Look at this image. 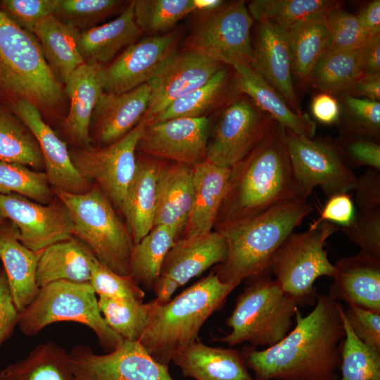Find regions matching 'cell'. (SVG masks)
I'll return each instance as SVG.
<instances>
[{
    "mask_svg": "<svg viewBox=\"0 0 380 380\" xmlns=\"http://www.w3.org/2000/svg\"><path fill=\"white\" fill-rule=\"evenodd\" d=\"M341 304L329 293L317 296L314 309L295 313L296 326L277 344L240 350L254 380H338L345 330Z\"/></svg>",
    "mask_w": 380,
    "mask_h": 380,
    "instance_id": "6da1fadb",
    "label": "cell"
},
{
    "mask_svg": "<svg viewBox=\"0 0 380 380\" xmlns=\"http://www.w3.org/2000/svg\"><path fill=\"white\" fill-rule=\"evenodd\" d=\"M307 197L293 171L286 129L274 121L261 140L231 169L217 220L221 223L249 217Z\"/></svg>",
    "mask_w": 380,
    "mask_h": 380,
    "instance_id": "7a4b0ae2",
    "label": "cell"
},
{
    "mask_svg": "<svg viewBox=\"0 0 380 380\" xmlns=\"http://www.w3.org/2000/svg\"><path fill=\"white\" fill-rule=\"evenodd\" d=\"M307 199L283 203L255 215L217 223L224 238L227 258L215 274L223 283L250 279L268 271L271 258L284 240L311 213Z\"/></svg>",
    "mask_w": 380,
    "mask_h": 380,
    "instance_id": "3957f363",
    "label": "cell"
},
{
    "mask_svg": "<svg viewBox=\"0 0 380 380\" xmlns=\"http://www.w3.org/2000/svg\"><path fill=\"white\" fill-rule=\"evenodd\" d=\"M237 286L210 273L165 304L151 300L139 342L157 362L168 365L176 352L198 339L204 322Z\"/></svg>",
    "mask_w": 380,
    "mask_h": 380,
    "instance_id": "277c9868",
    "label": "cell"
},
{
    "mask_svg": "<svg viewBox=\"0 0 380 380\" xmlns=\"http://www.w3.org/2000/svg\"><path fill=\"white\" fill-rule=\"evenodd\" d=\"M63 97V84L34 34L0 10V106L12 110L15 103L27 101L41 112L56 107Z\"/></svg>",
    "mask_w": 380,
    "mask_h": 380,
    "instance_id": "5b68a950",
    "label": "cell"
},
{
    "mask_svg": "<svg viewBox=\"0 0 380 380\" xmlns=\"http://www.w3.org/2000/svg\"><path fill=\"white\" fill-rule=\"evenodd\" d=\"M250 279L227 319L231 332L216 340L230 347L247 342L268 348L289 333L299 305L283 292L269 270Z\"/></svg>",
    "mask_w": 380,
    "mask_h": 380,
    "instance_id": "8992f818",
    "label": "cell"
},
{
    "mask_svg": "<svg viewBox=\"0 0 380 380\" xmlns=\"http://www.w3.org/2000/svg\"><path fill=\"white\" fill-rule=\"evenodd\" d=\"M53 191L70 214L73 236L110 270L121 275H130L134 246L132 235L99 186L93 183L87 192L81 194L56 189Z\"/></svg>",
    "mask_w": 380,
    "mask_h": 380,
    "instance_id": "52a82bcc",
    "label": "cell"
},
{
    "mask_svg": "<svg viewBox=\"0 0 380 380\" xmlns=\"http://www.w3.org/2000/svg\"><path fill=\"white\" fill-rule=\"evenodd\" d=\"M58 322H74L89 327L106 353L124 340L104 321L98 298L89 282L57 281L39 288L32 302L19 313L17 327L23 334L32 336Z\"/></svg>",
    "mask_w": 380,
    "mask_h": 380,
    "instance_id": "ba28073f",
    "label": "cell"
},
{
    "mask_svg": "<svg viewBox=\"0 0 380 380\" xmlns=\"http://www.w3.org/2000/svg\"><path fill=\"white\" fill-rule=\"evenodd\" d=\"M338 230L330 222H322L305 232H292L277 248L269 264V272L283 292L298 305H312L317 294L314 283L320 277H331L334 265L324 249L327 239Z\"/></svg>",
    "mask_w": 380,
    "mask_h": 380,
    "instance_id": "9c48e42d",
    "label": "cell"
},
{
    "mask_svg": "<svg viewBox=\"0 0 380 380\" xmlns=\"http://www.w3.org/2000/svg\"><path fill=\"white\" fill-rule=\"evenodd\" d=\"M182 50L202 54L223 65H251V28L254 20L244 1L224 2L210 11L195 12Z\"/></svg>",
    "mask_w": 380,
    "mask_h": 380,
    "instance_id": "30bf717a",
    "label": "cell"
},
{
    "mask_svg": "<svg viewBox=\"0 0 380 380\" xmlns=\"http://www.w3.org/2000/svg\"><path fill=\"white\" fill-rule=\"evenodd\" d=\"M146 125L144 115L132 130L111 144L69 149L78 172L99 186L120 216L123 217L127 191L136 170L137 145Z\"/></svg>",
    "mask_w": 380,
    "mask_h": 380,
    "instance_id": "8fae6325",
    "label": "cell"
},
{
    "mask_svg": "<svg viewBox=\"0 0 380 380\" xmlns=\"http://www.w3.org/2000/svg\"><path fill=\"white\" fill-rule=\"evenodd\" d=\"M274 120L249 97L236 94L220 110L209 133L206 160L232 169L254 148Z\"/></svg>",
    "mask_w": 380,
    "mask_h": 380,
    "instance_id": "7c38bea8",
    "label": "cell"
},
{
    "mask_svg": "<svg viewBox=\"0 0 380 380\" xmlns=\"http://www.w3.org/2000/svg\"><path fill=\"white\" fill-rule=\"evenodd\" d=\"M286 133L293 171L308 196L316 186L328 197L355 189L357 177L343 163L334 143Z\"/></svg>",
    "mask_w": 380,
    "mask_h": 380,
    "instance_id": "4fadbf2b",
    "label": "cell"
},
{
    "mask_svg": "<svg viewBox=\"0 0 380 380\" xmlns=\"http://www.w3.org/2000/svg\"><path fill=\"white\" fill-rule=\"evenodd\" d=\"M77 380H175L168 365L153 359L139 341H123L113 350L98 355L86 346L69 353Z\"/></svg>",
    "mask_w": 380,
    "mask_h": 380,
    "instance_id": "5bb4252c",
    "label": "cell"
},
{
    "mask_svg": "<svg viewBox=\"0 0 380 380\" xmlns=\"http://www.w3.org/2000/svg\"><path fill=\"white\" fill-rule=\"evenodd\" d=\"M0 212L15 224L18 240L32 251H41L74 236L70 214L56 196L42 204L18 194L0 193Z\"/></svg>",
    "mask_w": 380,
    "mask_h": 380,
    "instance_id": "9a60e30c",
    "label": "cell"
},
{
    "mask_svg": "<svg viewBox=\"0 0 380 380\" xmlns=\"http://www.w3.org/2000/svg\"><path fill=\"white\" fill-rule=\"evenodd\" d=\"M178 30L149 35L125 49L102 71L103 91L122 94L147 83L162 64L177 50Z\"/></svg>",
    "mask_w": 380,
    "mask_h": 380,
    "instance_id": "2e32d148",
    "label": "cell"
},
{
    "mask_svg": "<svg viewBox=\"0 0 380 380\" xmlns=\"http://www.w3.org/2000/svg\"><path fill=\"white\" fill-rule=\"evenodd\" d=\"M210 127L208 117L178 118L146 125L137 150L193 167L206 160Z\"/></svg>",
    "mask_w": 380,
    "mask_h": 380,
    "instance_id": "e0dca14e",
    "label": "cell"
},
{
    "mask_svg": "<svg viewBox=\"0 0 380 380\" xmlns=\"http://www.w3.org/2000/svg\"><path fill=\"white\" fill-rule=\"evenodd\" d=\"M224 65L194 51L177 50L147 82L151 88L147 123L172 102L205 84Z\"/></svg>",
    "mask_w": 380,
    "mask_h": 380,
    "instance_id": "ac0fdd59",
    "label": "cell"
},
{
    "mask_svg": "<svg viewBox=\"0 0 380 380\" xmlns=\"http://www.w3.org/2000/svg\"><path fill=\"white\" fill-rule=\"evenodd\" d=\"M12 111L36 138L44 160V172L53 189L81 194L93 183L84 178L73 165L67 144L42 119L40 110L27 101L14 104Z\"/></svg>",
    "mask_w": 380,
    "mask_h": 380,
    "instance_id": "d6986e66",
    "label": "cell"
},
{
    "mask_svg": "<svg viewBox=\"0 0 380 380\" xmlns=\"http://www.w3.org/2000/svg\"><path fill=\"white\" fill-rule=\"evenodd\" d=\"M252 46L251 65L293 112L303 114L293 84L287 32L269 21H258Z\"/></svg>",
    "mask_w": 380,
    "mask_h": 380,
    "instance_id": "ffe728a7",
    "label": "cell"
},
{
    "mask_svg": "<svg viewBox=\"0 0 380 380\" xmlns=\"http://www.w3.org/2000/svg\"><path fill=\"white\" fill-rule=\"evenodd\" d=\"M150 94L148 83L119 94L102 91L91 118L90 145L108 146L132 130L147 111Z\"/></svg>",
    "mask_w": 380,
    "mask_h": 380,
    "instance_id": "44dd1931",
    "label": "cell"
},
{
    "mask_svg": "<svg viewBox=\"0 0 380 380\" xmlns=\"http://www.w3.org/2000/svg\"><path fill=\"white\" fill-rule=\"evenodd\" d=\"M334 265L329 293L337 301L380 313V259L360 251Z\"/></svg>",
    "mask_w": 380,
    "mask_h": 380,
    "instance_id": "7402d4cb",
    "label": "cell"
},
{
    "mask_svg": "<svg viewBox=\"0 0 380 380\" xmlns=\"http://www.w3.org/2000/svg\"><path fill=\"white\" fill-rule=\"evenodd\" d=\"M227 255L224 236L217 230L178 239L168 251L160 274L186 284L215 264H221Z\"/></svg>",
    "mask_w": 380,
    "mask_h": 380,
    "instance_id": "603a6c76",
    "label": "cell"
},
{
    "mask_svg": "<svg viewBox=\"0 0 380 380\" xmlns=\"http://www.w3.org/2000/svg\"><path fill=\"white\" fill-rule=\"evenodd\" d=\"M103 68L99 64L84 63L70 75L65 83L70 106L63 121V130L72 148L90 145L89 126L93 110L103 91Z\"/></svg>",
    "mask_w": 380,
    "mask_h": 380,
    "instance_id": "cb8c5ba5",
    "label": "cell"
},
{
    "mask_svg": "<svg viewBox=\"0 0 380 380\" xmlns=\"http://www.w3.org/2000/svg\"><path fill=\"white\" fill-rule=\"evenodd\" d=\"M171 361L196 380H254L238 349L206 346L198 339L176 352Z\"/></svg>",
    "mask_w": 380,
    "mask_h": 380,
    "instance_id": "d4e9b609",
    "label": "cell"
},
{
    "mask_svg": "<svg viewBox=\"0 0 380 380\" xmlns=\"http://www.w3.org/2000/svg\"><path fill=\"white\" fill-rule=\"evenodd\" d=\"M230 176L231 169L218 167L207 160L193 166V201L183 238L212 231L227 194Z\"/></svg>",
    "mask_w": 380,
    "mask_h": 380,
    "instance_id": "484cf974",
    "label": "cell"
},
{
    "mask_svg": "<svg viewBox=\"0 0 380 380\" xmlns=\"http://www.w3.org/2000/svg\"><path fill=\"white\" fill-rule=\"evenodd\" d=\"M18 234V228L12 222L7 220L0 224V259L20 313L39 291L36 271L42 251L27 248L20 242Z\"/></svg>",
    "mask_w": 380,
    "mask_h": 380,
    "instance_id": "4316f807",
    "label": "cell"
},
{
    "mask_svg": "<svg viewBox=\"0 0 380 380\" xmlns=\"http://www.w3.org/2000/svg\"><path fill=\"white\" fill-rule=\"evenodd\" d=\"M193 194V167L172 161L162 163L157 179L153 227L167 226L179 235L188 220Z\"/></svg>",
    "mask_w": 380,
    "mask_h": 380,
    "instance_id": "83f0119b",
    "label": "cell"
},
{
    "mask_svg": "<svg viewBox=\"0 0 380 380\" xmlns=\"http://www.w3.org/2000/svg\"><path fill=\"white\" fill-rule=\"evenodd\" d=\"M234 70L235 87L245 94L272 119L286 130L315 137L316 122L307 113L293 112L281 96L251 65L239 64L232 67Z\"/></svg>",
    "mask_w": 380,
    "mask_h": 380,
    "instance_id": "f1b7e54d",
    "label": "cell"
},
{
    "mask_svg": "<svg viewBox=\"0 0 380 380\" xmlns=\"http://www.w3.org/2000/svg\"><path fill=\"white\" fill-rule=\"evenodd\" d=\"M143 34L134 19V1H129L117 18L80 33V52L84 63L105 66Z\"/></svg>",
    "mask_w": 380,
    "mask_h": 380,
    "instance_id": "f546056e",
    "label": "cell"
},
{
    "mask_svg": "<svg viewBox=\"0 0 380 380\" xmlns=\"http://www.w3.org/2000/svg\"><path fill=\"white\" fill-rule=\"evenodd\" d=\"M329 11L309 18L287 31L295 88L305 89L310 85L315 69L328 51Z\"/></svg>",
    "mask_w": 380,
    "mask_h": 380,
    "instance_id": "4dcf8cb0",
    "label": "cell"
},
{
    "mask_svg": "<svg viewBox=\"0 0 380 380\" xmlns=\"http://www.w3.org/2000/svg\"><path fill=\"white\" fill-rule=\"evenodd\" d=\"M161 164L148 156L137 157L135 173L127 191L123 214L134 244L153 227L156 185Z\"/></svg>",
    "mask_w": 380,
    "mask_h": 380,
    "instance_id": "1f68e13d",
    "label": "cell"
},
{
    "mask_svg": "<svg viewBox=\"0 0 380 380\" xmlns=\"http://www.w3.org/2000/svg\"><path fill=\"white\" fill-rule=\"evenodd\" d=\"M32 33L53 73L63 84L84 63L79 49L81 32L50 15L39 20Z\"/></svg>",
    "mask_w": 380,
    "mask_h": 380,
    "instance_id": "d6a6232c",
    "label": "cell"
},
{
    "mask_svg": "<svg viewBox=\"0 0 380 380\" xmlns=\"http://www.w3.org/2000/svg\"><path fill=\"white\" fill-rule=\"evenodd\" d=\"M93 253L75 236L55 243L42 251L37 271L39 288L57 281L88 283Z\"/></svg>",
    "mask_w": 380,
    "mask_h": 380,
    "instance_id": "836d02e7",
    "label": "cell"
},
{
    "mask_svg": "<svg viewBox=\"0 0 380 380\" xmlns=\"http://www.w3.org/2000/svg\"><path fill=\"white\" fill-rule=\"evenodd\" d=\"M234 70L224 65L205 84L170 104L147 125L178 118H197L221 109L236 94Z\"/></svg>",
    "mask_w": 380,
    "mask_h": 380,
    "instance_id": "e575fe53",
    "label": "cell"
},
{
    "mask_svg": "<svg viewBox=\"0 0 380 380\" xmlns=\"http://www.w3.org/2000/svg\"><path fill=\"white\" fill-rule=\"evenodd\" d=\"M0 380H77L69 353L53 342L40 343L22 360L0 372Z\"/></svg>",
    "mask_w": 380,
    "mask_h": 380,
    "instance_id": "d590c367",
    "label": "cell"
},
{
    "mask_svg": "<svg viewBox=\"0 0 380 380\" xmlns=\"http://www.w3.org/2000/svg\"><path fill=\"white\" fill-rule=\"evenodd\" d=\"M178 236L171 227L156 225L134 244L130 260V275L139 286L148 289L153 287L160 274L163 261Z\"/></svg>",
    "mask_w": 380,
    "mask_h": 380,
    "instance_id": "8d00e7d4",
    "label": "cell"
},
{
    "mask_svg": "<svg viewBox=\"0 0 380 380\" xmlns=\"http://www.w3.org/2000/svg\"><path fill=\"white\" fill-rule=\"evenodd\" d=\"M0 161L34 170H44L39 144L29 128L10 109L0 106Z\"/></svg>",
    "mask_w": 380,
    "mask_h": 380,
    "instance_id": "74e56055",
    "label": "cell"
},
{
    "mask_svg": "<svg viewBox=\"0 0 380 380\" xmlns=\"http://www.w3.org/2000/svg\"><path fill=\"white\" fill-rule=\"evenodd\" d=\"M362 46L327 52L314 70L310 85L332 95L346 93L364 76Z\"/></svg>",
    "mask_w": 380,
    "mask_h": 380,
    "instance_id": "f35d334b",
    "label": "cell"
},
{
    "mask_svg": "<svg viewBox=\"0 0 380 380\" xmlns=\"http://www.w3.org/2000/svg\"><path fill=\"white\" fill-rule=\"evenodd\" d=\"M339 3L331 0H253L248 11L256 22L269 21L285 31L319 13L329 11Z\"/></svg>",
    "mask_w": 380,
    "mask_h": 380,
    "instance_id": "ab89813d",
    "label": "cell"
},
{
    "mask_svg": "<svg viewBox=\"0 0 380 380\" xmlns=\"http://www.w3.org/2000/svg\"><path fill=\"white\" fill-rule=\"evenodd\" d=\"M196 11L195 0H134V15L143 33H167L184 18Z\"/></svg>",
    "mask_w": 380,
    "mask_h": 380,
    "instance_id": "60d3db41",
    "label": "cell"
},
{
    "mask_svg": "<svg viewBox=\"0 0 380 380\" xmlns=\"http://www.w3.org/2000/svg\"><path fill=\"white\" fill-rule=\"evenodd\" d=\"M98 305L107 325L124 340L139 341L144 330L151 302L98 296Z\"/></svg>",
    "mask_w": 380,
    "mask_h": 380,
    "instance_id": "b9f144b4",
    "label": "cell"
},
{
    "mask_svg": "<svg viewBox=\"0 0 380 380\" xmlns=\"http://www.w3.org/2000/svg\"><path fill=\"white\" fill-rule=\"evenodd\" d=\"M340 315L345 330L340 380H380V351L367 346L354 334L342 305Z\"/></svg>",
    "mask_w": 380,
    "mask_h": 380,
    "instance_id": "7bdbcfd3",
    "label": "cell"
},
{
    "mask_svg": "<svg viewBox=\"0 0 380 380\" xmlns=\"http://www.w3.org/2000/svg\"><path fill=\"white\" fill-rule=\"evenodd\" d=\"M338 127L342 137H360L376 141L380 137V103L367 99L341 95ZM337 123V124H338Z\"/></svg>",
    "mask_w": 380,
    "mask_h": 380,
    "instance_id": "ee69618b",
    "label": "cell"
},
{
    "mask_svg": "<svg viewBox=\"0 0 380 380\" xmlns=\"http://www.w3.org/2000/svg\"><path fill=\"white\" fill-rule=\"evenodd\" d=\"M0 193L18 194L42 204L56 197L44 172L4 161H0Z\"/></svg>",
    "mask_w": 380,
    "mask_h": 380,
    "instance_id": "f6af8a7d",
    "label": "cell"
},
{
    "mask_svg": "<svg viewBox=\"0 0 380 380\" xmlns=\"http://www.w3.org/2000/svg\"><path fill=\"white\" fill-rule=\"evenodd\" d=\"M128 3L120 0H58L53 15L82 32L120 13Z\"/></svg>",
    "mask_w": 380,
    "mask_h": 380,
    "instance_id": "bcb514c9",
    "label": "cell"
},
{
    "mask_svg": "<svg viewBox=\"0 0 380 380\" xmlns=\"http://www.w3.org/2000/svg\"><path fill=\"white\" fill-rule=\"evenodd\" d=\"M89 284L98 296L143 301L144 290L131 275H121L102 264L93 254Z\"/></svg>",
    "mask_w": 380,
    "mask_h": 380,
    "instance_id": "7dc6e473",
    "label": "cell"
},
{
    "mask_svg": "<svg viewBox=\"0 0 380 380\" xmlns=\"http://www.w3.org/2000/svg\"><path fill=\"white\" fill-rule=\"evenodd\" d=\"M327 22L329 34L328 51L360 48L375 34L367 32L356 15L342 10L339 4L328 13Z\"/></svg>",
    "mask_w": 380,
    "mask_h": 380,
    "instance_id": "c3c4849f",
    "label": "cell"
},
{
    "mask_svg": "<svg viewBox=\"0 0 380 380\" xmlns=\"http://www.w3.org/2000/svg\"><path fill=\"white\" fill-rule=\"evenodd\" d=\"M342 231L360 251L380 259V208L359 211Z\"/></svg>",
    "mask_w": 380,
    "mask_h": 380,
    "instance_id": "681fc988",
    "label": "cell"
},
{
    "mask_svg": "<svg viewBox=\"0 0 380 380\" xmlns=\"http://www.w3.org/2000/svg\"><path fill=\"white\" fill-rule=\"evenodd\" d=\"M343 163L350 170L363 166L380 170V144L360 137H341L334 143Z\"/></svg>",
    "mask_w": 380,
    "mask_h": 380,
    "instance_id": "f907efd6",
    "label": "cell"
},
{
    "mask_svg": "<svg viewBox=\"0 0 380 380\" xmlns=\"http://www.w3.org/2000/svg\"><path fill=\"white\" fill-rule=\"evenodd\" d=\"M58 0H0V10L14 24L32 33L42 19L53 15Z\"/></svg>",
    "mask_w": 380,
    "mask_h": 380,
    "instance_id": "816d5d0a",
    "label": "cell"
},
{
    "mask_svg": "<svg viewBox=\"0 0 380 380\" xmlns=\"http://www.w3.org/2000/svg\"><path fill=\"white\" fill-rule=\"evenodd\" d=\"M344 314L357 338L370 348L380 351V313L348 304Z\"/></svg>",
    "mask_w": 380,
    "mask_h": 380,
    "instance_id": "f5cc1de1",
    "label": "cell"
},
{
    "mask_svg": "<svg viewBox=\"0 0 380 380\" xmlns=\"http://www.w3.org/2000/svg\"><path fill=\"white\" fill-rule=\"evenodd\" d=\"M355 215L351 196L348 193L336 194L329 197L319 212V216L309 227H314L324 222L346 227L353 220Z\"/></svg>",
    "mask_w": 380,
    "mask_h": 380,
    "instance_id": "db71d44e",
    "label": "cell"
},
{
    "mask_svg": "<svg viewBox=\"0 0 380 380\" xmlns=\"http://www.w3.org/2000/svg\"><path fill=\"white\" fill-rule=\"evenodd\" d=\"M355 204L360 211L380 208V170L368 168L357 178Z\"/></svg>",
    "mask_w": 380,
    "mask_h": 380,
    "instance_id": "11a10c76",
    "label": "cell"
},
{
    "mask_svg": "<svg viewBox=\"0 0 380 380\" xmlns=\"http://www.w3.org/2000/svg\"><path fill=\"white\" fill-rule=\"evenodd\" d=\"M19 312L14 303L4 269L0 270V349L18 324Z\"/></svg>",
    "mask_w": 380,
    "mask_h": 380,
    "instance_id": "9f6ffc18",
    "label": "cell"
},
{
    "mask_svg": "<svg viewBox=\"0 0 380 380\" xmlns=\"http://www.w3.org/2000/svg\"><path fill=\"white\" fill-rule=\"evenodd\" d=\"M311 113L314 118L324 125L338 123L341 115V106L334 95L320 92L315 95L311 102Z\"/></svg>",
    "mask_w": 380,
    "mask_h": 380,
    "instance_id": "6f0895ef",
    "label": "cell"
},
{
    "mask_svg": "<svg viewBox=\"0 0 380 380\" xmlns=\"http://www.w3.org/2000/svg\"><path fill=\"white\" fill-rule=\"evenodd\" d=\"M362 68L364 75L380 73V33L370 37L363 45Z\"/></svg>",
    "mask_w": 380,
    "mask_h": 380,
    "instance_id": "680465c9",
    "label": "cell"
},
{
    "mask_svg": "<svg viewBox=\"0 0 380 380\" xmlns=\"http://www.w3.org/2000/svg\"><path fill=\"white\" fill-rule=\"evenodd\" d=\"M345 94L355 97L379 101L380 73L364 75Z\"/></svg>",
    "mask_w": 380,
    "mask_h": 380,
    "instance_id": "91938a15",
    "label": "cell"
},
{
    "mask_svg": "<svg viewBox=\"0 0 380 380\" xmlns=\"http://www.w3.org/2000/svg\"><path fill=\"white\" fill-rule=\"evenodd\" d=\"M362 27L369 34L380 32V1L367 4L355 15Z\"/></svg>",
    "mask_w": 380,
    "mask_h": 380,
    "instance_id": "94428289",
    "label": "cell"
},
{
    "mask_svg": "<svg viewBox=\"0 0 380 380\" xmlns=\"http://www.w3.org/2000/svg\"><path fill=\"white\" fill-rule=\"evenodd\" d=\"M179 287L172 279L160 275L152 287L156 294V298L153 300L158 305L165 304L172 299L173 293Z\"/></svg>",
    "mask_w": 380,
    "mask_h": 380,
    "instance_id": "6125c7cd",
    "label": "cell"
},
{
    "mask_svg": "<svg viewBox=\"0 0 380 380\" xmlns=\"http://www.w3.org/2000/svg\"><path fill=\"white\" fill-rule=\"evenodd\" d=\"M196 4V11H205L215 9L220 6L224 1L221 0H195Z\"/></svg>",
    "mask_w": 380,
    "mask_h": 380,
    "instance_id": "be15d7a7",
    "label": "cell"
},
{
    "mask_svg": "<svg viewBox=\"0 0 380 380\" xmlns=\"http://www.w3.org/2000/svg\"><path fill=\"white\" fill-rule=\"evenodd\" d=\"M8 220L5 217V216L0 212V224L5 222Z\"/></svg>",
    "mask_w": 380,
    "mask_h": 380,
    "instance_id": "e7e4bbea",
    "label": "cell"
}]
</instances>
